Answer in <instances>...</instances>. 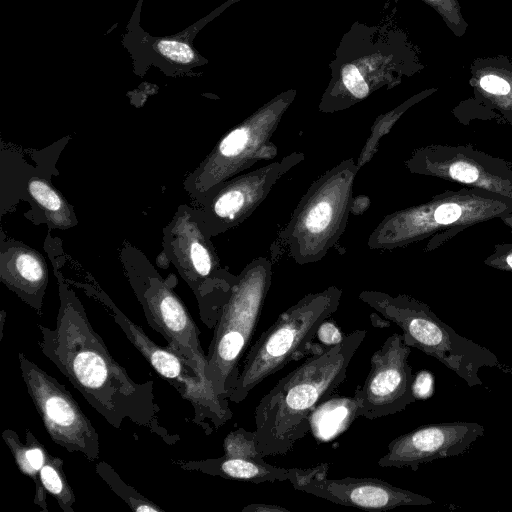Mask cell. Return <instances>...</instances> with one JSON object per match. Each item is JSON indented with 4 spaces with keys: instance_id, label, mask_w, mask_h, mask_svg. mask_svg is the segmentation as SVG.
<instances>
[{
    "instance_id": "6da1fadb",
    "label": "cell",
    "mask_w": 512,
    "mask_h": 512,
    "mask_svg": "<svg viewBox=\"0 0 512 512\" xmlns=\"http://www.w3.org/2000/svg\"><path fill=\"white\" fill-rule=\"evenodd\" d=\"M38 330L42 354L110 426L120 429L127 420L168 444L177 441L160 424L153 381L138 383L130 377L110 354L81 302L69 290L60 293L55 327L38 324Z\"/></svg>"
},
{
    "instance_id": "7a4b0ae2",
    "label": "cell",
    "mask_w": 512,
    "mask_h": 512,
    "mask_svg": "<svg viewBox=\"0 0 512 512\" xmlns=\"http://www.w3.org/2000/svg\"><path fill=\"white\" fill-rule=\"evenodd\" d=\"M366 335L355 330L319 348L260 400L255 408V436L264 456L285 455L311 426L314 411L344 382L348 366Z\"/></svg>"
},
{
    "instance_id": "3957f363",
    "label": "cell",
    "mask_w": 512,
    "mask_h": 512,
    "mask_svg": "<svg viewBox=\"0 0 512 512\" xmlns=\"http://www.w3.org/2000/svg\"><path fill=\"white\" fill-rule=\"evenodd\" d=\"M511 213V199L460 186L388 214L370 234L368 246L392 250L429 239L425 251H432L468 228Z\"/></svg>"
},
{
    "instance_id": "277c9868",
    "label": "cell",
    "mask_w": 512,
    "mask_h": 512,
    "mask_svg": "<svg viewBox=\"0 0 512 512\" xmlns=\"http://www.w3.org/2000/svg\"><path fill=\"white\" fill-rule=\"evenodd\" d=\"M359 299L401 328L406 345L437 359L469 387L483 384L478 374L483 367L506 370L493 352L459 335L422 301L373 290L362 291Z\"/></svg>"
},
{
    "instance_id": "5b68a950",
    "label": "cell",
    "mask_w": 512,
    "mask_h": 512,
    "mask_svg": "<svg viewBox=\"0 0 512 512\" xmlns=\"http://www.w3.org/2000/svg\"><path fill=\"white\" fill-rule=\"evenodd\" d=\"M358 170L353 158L346 159L317 178L302 196L279 234L296 263L318 262L337 245L352 212Z\"/></svg>"
},
{
    "instance_id": "8992f818",
    "label": "cell",
    "mask_w": 512,
    "mask_h": 512,
    "mask_svg": "<svg viewBox=\"0 0 512 512\" xmlns=\"http://www.w3.org/2000/svg\"><path fill=\"white\" fill-rule=\"evenodd\" d=\"M342 290L309 293L281 313L247 352L229 401L240 403L264 379L306 355L319 327L338 309Z\"/></svg>"
},
{
    "instance_id": "52a82bcc",
    "label": "cell",
    "mask_w": 512,
    "mask_h": 512,
    "mask_svg": "<svg viewBox=\"0 0 512 512\" xmlns=\"http://www.w3.org/2000/svg\"><path fill=\"white\" fill-rule=\"evenodd\" d=\"M272 278V263L254 259L237 276L214 327L207 354L206 378L225 401L236 386L239 363L255 332Z\"/></svg>"
},
{
    "instance_id": "ba28073f",
    "label": "cell",
    "mask_w": 512,
    "mask_h": 512,
    "mask_svg": "<svg viewBox=\"0 0 512 512\" xmlns=\"http://www.w3.org/2000/svg\"><path fill=\"white\" fill-rule=\"evenodd\" d=\"M19 367L30 396L51 440L94 462L100 455L99 435L66 387L46 373L23 352Z\"/></svg>"
},
{
    "instance_id": "9c48e42d",
    "label": "cell",
    "mask_w": 512,
    "mask_h": 512,
    "mask_svg": "<svg viewBox=\"0 0 512 512\" xmlns=\"http://www.w3.org/2000/svg\"><path fill=\"white\" fill-rule=\"evenodd\" d=\"M293 97L291 92L279 95L220 140L201 169L203 192L209 194L224 181L277 154L271 138Z\"/></svg>"
},
{
    "instance_id": "30bf717a",
    "label": "cell",
    "mask_w": 512,
    "mask_h": 512,
    "mask_svg": "<svg viewBox=\"0 0 512 512\" xmlns=\"http://www.w3.org/2000/svg\"><path fill=\"white\" fill-rule=\"evenodd\" d=\"M115 323L142 354L151 367L166 379L194 409L193 422L206 434L232 418L228 401L220 399L194 369L176 352L156 344L144 330L131 321L110 300L103 299Z\"/></svg>"
},
{
    "instance_id": "8fae6325",
    "label": "cell",
    "mask_w": 512,
    "mask_h": 512,
    "mask_svg": "<svg viewBox=\"0 0 512 512\" xmlns=\"http://www.w3.org/2000/svg\"><path fill=\"white\" fill-rule=\"evenodd\" d=\"M414 174L458 183L512 200V162L473 145L431 144L415 149L405 161Z\"/></svg>"
},
{
    "instance_id": "7c38bea8",
    "label": "cell",
    "mask_w": 512,
    "mask_h": 512,
    "mask_svg": "<svg viewBox=\"0 0 512 512\" xmlns=\"http://www.w3.org/2000/svg\"><path fill=\"white\" fill-rule=\"evenodd\" d=\"M411 347L402 334L394 333L374 352L370 370L362 386L354 394L357 417L373 420L404 410L416 398L414 375L408 363Z\"/></svg>"
},
{
    "instance_id": "4fadbf2b",
    "label": "cell",
    "mask_w": 512,
    "mask_h": 512,
    "mask_svg": "<svg viewBox=\"0 0 512 512\" xmlns=\"http://www.w3.org/2000/svg\"><path fill=\"white\" fill-rule=\"evenodd\" d=\"M329 466V463H321L312 468H297L290 482L295 490L365 510H390L399 506L434 503L426 496L393 486L378 478L328 479Z\"/></svg>"
},
{
    "instance_id": "5bb4252c",
    "label": "cell",
    "mask_w": 512,
    "mask_h": 512,
    "mask_svg": "<svg viewBox=\"0 0 512 512\" xmlns=\"http://www.w3.org/2000/svg\"><path fill=\"white\" fill-rule=\"evenodd\" d=\"M293 152L276 162L232 177L209 193L207 215L211 232L219 233L245 221L267 198L276 182L302 162Z\"/></svg>"
},
{
    "instance_id": "9a60e30c",
    "label": "cell",
    "mask_w": 512,
    "mask_h": 512,
    "mask_svg": "<svg viewBox=\"0 0 512 512\" xmlns=\"http://www.w3.org/2000/svg\"><path fill=\"white\" fill-rule=\"evenodd\" d=\"M137 294L149 326L160 333L168 342L167 347L182 357L210 387L200 331L178 296L159 280H150Z\"/></svg>"
},
{
    "instance_id": "2e32d148",
    "label": "cell",
    "mask_w": 512,
    "mask_h": 512,
    "mask_svg": "<svg viewBox=\"0 0 512 512\" xmlns=\"http://www.w3.org/2000/svg\"><path fill=\"white\" fill-rule=\"evenodd\" d=\"M483 434L484 427L475 422L423 425L393 439L378 465L417 471L422 464L463 454Z\"/></svg>"
},
{
    "instance_id": "e0dca14e",
    "label": "cell",
    "mask_w": 512,
    "mask_h": 512,
    "mask_svg": "<svg viewBox=\"0 0 512 512\" xmlns=\"http://www.w3.org/2000/svg\"><path fill=\"white\" fill-rule=\"evenodd\" d=\"M264 458L223 454L204 460H177L176 465L184 470L252 483L290 481L295 476L297 468L277 467L267 463Z\"/></svg>"
},
{
    "instance_id": "ac0fdd59",
    "label": "cell",
    "mask_w": 512,
    "mask_h": 512,
    "mask_svg": "<svg viewBox=\"0 0 512 512\" xmlns=\"http://www.w3.org/2000/svg\"><path fill=\"white\" fill-rule=\"evenodd\" d=\"M475 99L482 108L479 119L512 125V74L482 72L474 82Z\"/></svg>"
},
{
    "instance_id": "d6986e66",
    "label": "cell",
    "mask_w": 512,
    "mask_h": 512,
    "mask_svg": "<svg viewBox=\"0 0 512 512\" xmlns=\"http://www.w3.org/2000/svg\"><path fill=\"white\" fill-rule=\"evenodd\" d=\"M2 439L9 448L20 472L28 476L34 483V504H36L42 512H48L47 492L39 477L48 450L29 429H26L25 432V443H23L19 435L11 429H5L2 432Z\"/></svg>"
},
{
    "instance_id": "ffe728a7",
    "label": "cell",
    "mask_w": 512,
    "mask_h": 512,
    "mask_svg": "<svg viewBox=\"0 0 512 512\" xmlns=\"http://www.w3.org/2000/svg\"><path fill=\"white\" fill-rule=\"evenodd\" d=\"M39 477L41 483L64 512H74L76 497L64 470V461L59 456L47 452Z\"/></svg>"
},
{
    "instance_id": "44dd1931",
    "label": "cell",
    "mask_w": 512,
    "mask_h": 512,
    "mask_svg": "<svg viewBox=\"0 0 512 512\" xmlns=\"http://www.w3.org/2000/svg\"><path fill=\"white\" fill-rule=\"evenodd\" d=\"M97 475L108 487L135 512H164L160 506L150 501L120 477L115 469L105 461L96 463Z\"/></svg>"
},
{
    "instance_id": "7402d4cb",
    "label": "cell",
    "mask_w": 512,
    "mask_h": 512,
    "mask_svg": "<svg viewBox=\"0 0 512 512\" xmlns=\"http://www.w3.org/2000/svg\"><path fill=\"white\" fill-rule=\"evenodd\" d=\"M153 49L172 64L191 65L198 61V56L192 45L184 39L161 38Z\"/></svg>"
},
{
    "instance_id": "603a6c76",
    "label": "cell",
    "mask_w": 512,
    "mask_h": 512,
    "mask_svg": "<svg viewBox=\"0 0 512 512\" xmlns=\"http://www.w3.org/2000/svg\"><path fill=\"white\" fill-rule=\"evenodd\" d=\"M224 455L259 457L263 456L257 447L255 432L244 428L231 431L223 442Z\"/></svg>"
},
{
    "instance_id": "cb8c5ba5",
    "label": "cell",
    "mask_w": 512,
    "mask_h": 512,
    "mask_svg": "<svg viewBox=\"0 0 512 512\" xmlns=\"http://www.w3.org/2000/svg\"><path fill=\"white\" fill-rule=\"evenodd\" d=\"M341 80L352 100H362L371 92V87L363 73L354 64H348L342 68Z\"/></svg>"
},
{
    "instance_id": "d4e9b609",
    "label": "cell",
    "mask_w": 512,
    "mask_h": 512,
    "mask_svg": "<svg viewBox=\"0 0 512 512\" xmlns=\"http://www.w3.org/2000/svg\"><path fill=\"white\" fill-rule=\"evenodd\" d=\"M29 192L45 210L50 212L63 210V200L47 183L41 180H31L29 182Z\"/></svg>"
},
{
    "instance_id": "484cf974",
    "label": "cell",
    "mask_w": 512,
    "mask_h": 512,
    "mask_svg": "<svg viewBox=\"0 0 512 512\" xmlns=\"http://www.w3.org/2000/svg\"><path fill=\"white\" fill-rule=\"evenodd\" d=\"M484 264L506 272H512V243L496 244L491 252L484 259Z\"/></svg>"
},
{
    "instance_id": "4316f807",
    "label": "cell",
    "mask_w": 512,
    "mask_h": 512,
    "mask_svg": "<svg viewBox=\"0 0 512 512\" xmlns=\"http://www.w3.org/2000/svg\"><path fill=\"white\" fill-rule=\"evenodd\" d=\"M429 2L445 18L450 27L456 31L463 26L459 6L456 0H425Z\"/></svg>"
},
{
    "instance_id": "83f0119b",
    "label": "cell",
    "mask_w": 512,
    "mask_h": 512,
    "mask_svg": "<svg viewBox=\"0 0 512 512\" xmlns=\"http://www.w3.org/2000/svg\"><path fill=\"white\" fill-rule=\"evenodd\" d=\"M413 393L416 399H427L434 393V377L428 371H421L413 380Z\"/></svg>"
},
{
    "instance_id": "f1b7e54d",
    "label": "cell",
    "mask_w": 512,
    "mask_h": 512,
    "mask_svg": "<svg viewBox=\"0 0 512 512\" xmlns=\"http://www.w3.org/2000/svg\"><path fill=\"white\" fill-rule=\"evenodd\" d=\"M317 336L328 346H333L339 343L344 337L334 323L328 319L319 327Z\"/></svg>"
},
{
    "instance_id": "f546056e",
    "label": "cell",
    "mask_w": 512,
    "mask_h": 512,
    "mask_svg": "<svg viewBox=\"0 0 512 512\" xmlns=\"http://www.w3.org/2000/svg\"><path fill=\"white\" fill-rule=\"evenodd\" d=\"M243 512H290L289 509L275 504L254 503L248 504L242 509Z\"/></svg>"
},
{
    "instance_id": "4dcf8cb0",
    "label": "cell",
    "mask_w": 512,
    "mask_h": 512,
    "mask_svg": "<svg viewBox=\"0 0 512 512\" xmlns=\"http://www.w3.org/2000/svg\"><path fill=\"white\" fill-rule=\"evenodd\" d=\"M512 233V213L500 219Z\"/></svg>"
},
{
    "instance_id": "1f68e13d",
    "label": "cell",
    "mask_w": 512,
    "mask_h": 512,
    "mask_svg": "<svg viewBox=\"0 0 512 512\" xmlns=\"http://www.w3.org/2000/svg\"><path fill=\"white\" fill-rule=\"evenodd\" d=\"M4 321H5V313H4V311H2V315H1V325H0V328H1V332H0V339H2V336H3V325H4Z\"/></svg>"
}]
</instances>
